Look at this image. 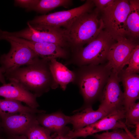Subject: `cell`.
<instances>
[{
  "label": "cell",
  "mask_w": 139,
  "mask_h": 139,
  "mask_svg": "<svg viewBox=\"0 0 139 139\" xmlns=\"http://www.w3.org/2000/svg\"><path fill=\"white\" fill-rule=\"evenodd\" d=\"M4 75L10 82H15L37 97L57 88L49 68V61L38 57L31 63Z\"/></svg>",
  "instance_id": "obj_1"
},
{
  "label": "cell",
  "mask_w": 139,
  "mask_h": 139,
  "mask_svg": "<svg viewBox=\"0 0 139 139\" xmlns=\"http://www.w3.org/2000/svg\"><path fill=\"white\" fill-rule=\"evenodd\" d=\"M112 70L105 64L88 65L78 67L74 70V84L78 86L83 98V106H92L99 98Z\"/></svg>",
  "instance_id": "obj_2"
},
{
  "label": "cell",
  "mask_w": 139,
  "mask_h": 139,
  "mask_svg": "<svg viewBox=\"0 0 139 139\" xmlns=\"http://www.w3.org/2000/svg\"><path fill=\"white\" fill-rule=\"evenodd\" d=\"M100 13L95 8L82 15L64 29L72 53L92 41L104 29Z\"/></svg>",
  "instance_id": "obj_3"
},
{
  "label": "cell",
  "mask_w": 139,
  "mask_h": 139,
  "mask_svg": "<svg viewBox=\"0 0 139 139\" xmlns=\"http://www.w3.org/2000/svg\"><path fill=\"white\" fill-rule=\"evenodd\" d=\"M115 41L110 34L104 29L86 46L72 53L71 57L65 65L72 64L79 67L103 64L107 60L109 50Z\"/></svg>",
  "instance_id": "obj_4"
},
{
  "label": "cell",
  "mask_w": 139,
  "mask_h": 139,
  "mask_svg": "<svg viewBox=\"0 0 139 139\" xmlns=\"http://www.w3.org/2000/svg\"><path fill=\"white\" fill-rule=\"evenodd\" d=\"M28 27L20 31L9 32L1 31L5 35L22 38L39 42L54 44L64 48H70L64 29L42 24L31 25L28 22Z\"/></svg>",
  "instance_id": "obj_5"
},
{
  "label": "cell",
  "mask_w": 139,
  "mask_h": 139,
  "mask_svg": "<svg viewBox=\"0 0 139 139\" xmlns=\"http://www.w3.org/2000/svg\"><path fill=\"white\" fill-rule=\"evenodd\" d=\"M130 10L129 0H115L102 11L101 18L104 29L115 40L128 36L126 20Z\"/></svg>",
  "instance_id": "obj_6"
},
{
  "label": "cell",
  "mask_w": 139,
  "mask_h": 139,
  "mask_svg": "<svg viewBox=\"0 0 139 139\" xmlns=\"http://www.w3.org/2000/svg\"><path fill=\"white\" fill-rule=\"evenodd\" d=\"M94 5L92 0H87L83 5L67 11L56 12L37 16L28 22L31 25L42 24L57 28L66 29L76 19L92 10Z\"/></svg>",
  "instance_id": "obj_7"
},
{
  "label": "cell",
  "mask_w": 139,
  "mask_h": 139,
  "mask_svg": "<svg viewBox=\"0 0 139 139\" xmlns=\"http://www.w3.org/2000/svg\"><path fill=\"white\" fill-rule=\"evenodd\" d=\"M5 40L10 43L11 48L7 53L2 55L0 57V69L3 74L29 65L39 57L26 45L8 39Z\"/></svg>",
  "instance_id": "obj_8"
},
{
  "label": "cell",
  "mask_w": 139,
  "mask_h": 139,
  "mask_svg": "<svg viewBox=\"0 0 139 139\" xmlns=\"http://www.w3.org/2000/svg\"><path fill=\"white\" fill-rule=\"evenodd\" d=\"M124 107L114 110L102 119L82 128L70 130L66 135L72 139L79 137L85 138L101 131L123 128L125 124L121 120L125 118Z\"/></svg>",
  "instance_id": "obj_9"
},
{
  "label": "cell",
  "mask_w": 139,
  "mask_h": 139,
  "mask_svg": "<svg viewBox=\"0 0 139 139\" xmlns=\"http://www.w3.org/2000/svg\"><path fill=\"white\" fill-rule=\"evenodd\" d=\"M138 44L134 39L126 37L117 39L111 46L107 58V65L118 73L126 65L134 49Z\"/></svg>",
  "instance_id": "obj_10"
},
{
  "label": "cell",
  "mask_w": 139,
  "mask_h": 139,
  "mask_svg": "<svg viewBox=\"0 0 139 139\" xmlns=\"http://www.w3.org/2000/svg\"><path fill=\"white\" fill-rule=\"evenodd\" d=\"M120 82L118 73L112 70L99 98L100 104L110 112L124 107V95Z\"/></svg>",
  "instance_id": "obj_11"
},
{
  "label": "cell",
  "mask_w": 139,
  "mask_h": 139,
  "mask_svg": "<svg viewBox=\"0 0 139 139\" xmlns=\"http://www.w3.org/2000/svg\"><path fill=\"white\" fill-rule=\"evenodd\" d=\"M12 39L26 45L39 57L49 61L58 58L66 60L69 58L68 49L55 44L37 42L15 37H13Z\"/></svg>",
  "instance_id": "obj_12"
},
{
  "label": "cell",
  "mask_w": 139,
  "mask_h": 139,
  "mask_svg": "<svg viewBox=\"0 0 139 139\" xmlns=\"http://www.w3.org/2000/svg\"><path fill=\"white\" fill-rule=\"evenodd\" d=\"M1 118L3 128L10 135H24L29 128L38 122L36 114L23 112Z\"/></svg>",
  "instance_id": "obj_13"
},
{
  "label": "cell",
  "mask_w": 139,
  "mask_h": 139,
  "mask_svg": "<svg viewBox=\"0 0 139 139\" xmlns=\"http://www.w3.org/2000/svg\"><path fill=\"white\" fill-rule=\"evenodd\" d=\"M76 112L70 116V124L73 129L75 130L92 124L102 119L111 112L100 104L98 109L93 110L91 106H83L74 111Z\"/></svg>",
  "instance_id": "obj_14"
},
{
  "label": "cell",
  "mask_w": 139,
  "mask_h": 139,
  "mask_svg": "<svg viewBox=\"0 0 139 139\" xmlns=\"http://www.w3.org/2000/svg\"><path fill=\"white\" fill-rule=\"evenodd\" d=\"M0 96L23 102L33 109H37L39 106L35 95L14 82H10L0 86Z\"/></svg>",
  "instance_id": "obj_15"
},
{
  "label": "cell",
  "mask_w": 139,
  "mask_h": 139,
  "mask_svg": "<svg viewBox=\"0 0 139 139\" xmlns=\"http://www.w3.org/2000/svg\"><path fill=\"white\" fill-rule=\"evenodd\" d=\"M37 118L39 124L51 133L66 135L71 130L66 126L70 124V116L60 111L50 114H38Z\"/></svg>",
  "instance_id": "obj_16"
},
{
  "label": "cell",
  "mask_w": 139,
  "mask_h": 139,
  "mask_svg": "<svg viewBox=\"0 0 139 139\" xmlns=\"http://www.w3.org/2000/svg\"><path fill=\"white\" fill-rule=\"evenodd\" d=\"M118 76L123 87L124 107L126 112L139 99V75L136 73L127 74L123 69L118 73Z\"/></svg>",
  "instance_id": "obj_17"
},
{
  "label": "cell",
  "mask_w": 139,
  "mask_h": 139,
  "mask_svg": "<svg viewBox=\"0 0 139 139\" xmlns=\"http://www.w3.org/2000/svg\"><path fill=\"white\" fill-rule=\"evenodd\" d=\"M50 69L55 83L57 88L60 86L63 91L66 90L67 85L74 83L75 74L74 71L68 69L65 66L53 59L49 61Z\"/></svg>",
  "instance_id": "obj_18"
},
{
  "label": "cell",
  "mask_w": 139,
  "mask_h": 139,
  "mask_svg": "<svg viewBox=\"0 0 139 139\" xmlns=\"http://www.w3.org/2000/svg\"><path fill=\"white\" fill-rule=\"evenodd\" d=\"M45 111L33 109L23 105L21 101L14 100L0 99V118L23 112L39 114Z\"/></svg>",
  "instance_id": "obj_19"
},
{
  "label": "cell",
  "mask_w": 139,
  "mask_h": 139,
  "mask_svg": "<svg viewBox=\"0 0 139 139\" xmlns=\"http://www.w3.org/2000/svg\"><path fill=\"white\" fill-rule=\"evenodd\" d=\"M129 1L130 10L126 22L127 35L135 39L139 36V1Z\"/></svg>",
  "instance_id": "obj_20"
},
{
  "label": "cell",
  "mask_w": 139,
  "mask_h": 139,
  "mask_svg": "<svg viewBox=\"0 0 139 139\" xmlns=\"http://www.w3.org/2000/svg\"><path fill=\"white\" fill-rule=\"evenodd\" d=\"M72 1L70 0H41L31 10L40 13H45L56 8L63 6L68 7L72 5Z\"/></svg>",
  "instance_id": "obj_21"
},
{
  "label": "cell",
  "mask_w": 139,
  "mask_h": 139,
  "mask_svg": "<svg viewBox=\"0 0 139 139\" xmlns=\"http://www.w3.org/2000/svg\"><path fill=\"white\" fill-rule=\"evenodd\" d=\"M51 133L38 122L31 126L24 135L27 139H53Z\"/></svg>",
  "instance_id": "obj_22"
},
{
  "label": "cell",
  "mask_w": 139,
  "mask_h": 139,
  "mask_svg": "<svg viewBox=\"0 0 139 139\" xmlns=\"http://www.w3.org/2000/svg\"><path fill=\"white\" fill-rule=\"evenodd\" d=\"M128 66L124 69L128 74L139 73V45L138 44L132 51L128 59L127 65Z\"/></svg>",
  "instance_id": "obj_23"
},
{
  "label": "cell",
  "mask_w": 139,
  "mask_h": 139,
  "mask_svg": "<svg viewBox=\"0 0 139 139\" xmlns=\"http://www.w3.org/2000/svg\"><path fill=\"white\" fill-rule=\"evenodd\" d=\"M126 124L128 126L139 123V103L136 102L131 105L126 112Z\"/></svg>",
  "instance_id": "obj_24"
},
{
  "label": "cell",
  "mask_w": 139,
  "mask_h": 139,
  "mask_svg": "<svg viewBox=\"0 0 139 139\" xmlns=\"http://www.w3.org/2000/svg\"><path fill=\"white\" fill-rule=\"evenodd\" d=\"M104 133L110 139H131L125 131L116 129L111 132L107 131Z\"/></svg>",
  "instance_id": "obj_25"
},
{
  "label": "cell",
  "mask_w": 139,
  "mask_h": 139,
  "mask_svg": "<svg viewBox=\"0 0 139 139\" xmlns=\"http://www.w3.org/2000/svg\"><path fill=\"white\" fill-rule=\"evenodd\" d=\"M39 0H16L15 3L16 5L26 8L28 10H31L38 3Z\"/></svg>",
  "instance_id": "obj_26"
},
{
  "label": "cell",
  "mask_w": 139,
  "mask_h": 139,
  "mask_svg": "<svg viewBox=\"0 0 139 139\" xmlns=\"http://www.w3.org/2000/svg\"><path fill=\"white\" fill-rule=\"evenodd\" d=\"M115 0H93L96 9L101 12L111 5Z\"/></svg>",
  "instance_id": "obj_27"
},
{
  "label": "cell",
  "mask_w": 139,
  "mask_h": 139,
  "mask_svg": "<svg viewBox=\"0 0 139 139\" xmlns=\"http://www.w3.org/2000/svg\"><path fill=\"white\" fill-rule=\"evenodd\" d=\"M92 135L97 139H110L104 133L100 134H93Z\"/></svg>",
  "instance_id": "obj_28"
},
{
  "label": "cell",
  "mask_w": 139,
  "mask_h": 139,
  "mask_svg": "<svg viewBox=\"0 0 139 139\" xmlns=\"http://www.w3.org/2000/svg\"><path fill=\"white\" fill-rule=\"evenodd\" d=\"M8 139H27L26 137L24 135H10Z\"/></svg>",
  "instance_id": "obj_29"
},
{
  "label": "cell",
  "mask_w": 139,
  "mask_h": 139,
  "mask_svg": "<svg viewBox=\"0 0 139 139\" xmlns=\"http://www.w3.org/2000/svg\"><path fill=\"white\" fill-rule=\"evenodd\" d=\"M123 128L124 129L125 131L128 134L131 139H138L136 138V137H135L134 136V135L129 131L127 127H126L125 124L124 125Z\"/></svg>",
  "instance_id": "obj_30"
},
{
  "label": "cell",
  "mask_w": 139,
  "mask_h": 139,
  "mask_svg": "<svg viewBox=\"0 0 139 139\" xmlns=\"http://www.w3.org/2000/svg\"><path fill=\"white\" fill-rule=\"evenodd\" d=\"M53 139H72L66 135L58 134Z\"/></svg>",
  "instance_id": "obj_31"
},
{
  "label": "cell",
  "mask_w": 139,
  "mask_h": 139,
  "mask_svg": "<svg viewBox=\"0 0 139 139\" xmlns=\"http://www.w3.org/2000/svg\"><path fill=\"white\" fill-rule=\"evenodd\" d=\"M5 77L3 73L0 69V82L3 84L6 83Z\"/></svg>",
  "instance_id": "obj_32"
},
{
  "label": "cell",
  "mask_w": 139,
  "mask_h": 139,
  "mask_svg": "<svg viewBox=\"0 0 139 139\" xmlns=\"http://www.w3.org/2000/svg\"><path fill=\"white\" fill-rule=\"evenodd\" d=\"M135 134L136 137L139 139V123H138L135 125Z\"/></svg>",
  "instance_id": "obj_33"
},
{
  "label": "cell",
  "mask_w": 139,
  "mask_h": 139,
  "mask_svg": "<svg viewBox=\"0 0 139 139\" xmlns=\"http://www.w3.org/2000/svg\"><path fill=\"white\" fill-rule=\"evenodd\" d=\"M2 128L1 118H0V132Z\"/></svg>",
  "instance_id": "obj_34"
},
{
  "label": "cell",
  "mask_w": 139,
  "mask_h": 139,
  "mask_svg": "<svg viewBox=\"0 0 139 139\" xmlns=\"http://www.w3.org/2000/svg\"><path fill=\"white\" fill-rule=\"evenodd\" d=\"M73 139H76V138H74Z\"/></svg>",
  "instance_id": "obj_35"
},
{
  "label": "cell",
  "mask_w": 139,
  "mask_h": 139,
  "mask_svg": "<svg viewBox=\"0 0 139 139\" xmlns=\"http://www.w3.org/2000/svg\"><path fill=\"white\" fill-rule=\"evenodd\" d=\"M0 139H1V138H0Z\"/></svg>",
  "instance_id": "obj_36"
}]
</instances>
